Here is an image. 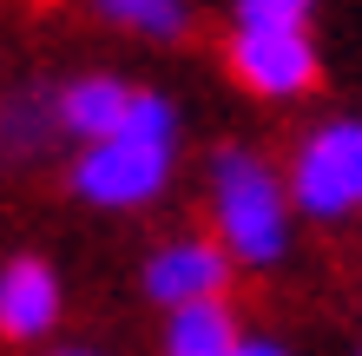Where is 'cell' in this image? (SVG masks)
Wrapping results in <instances>:
<instances>
[{
    "label": "cell",
    "mask_w": 362,
    "mask_h": 356,
    "mask_svg": "<svg viewBox=\"0 0 362 356\" xmlns=\"http://www.w3.org/2000/svg\"><path fill=\"white\" fill-rule=\"evenodd\" d=\"M66 310L59 270L47 258H7L0 264V337L7 343H40Z\"/></svg>",
    "instance_id": "obj_6"
},
{
    "label": "cell",
    "mask_w": 362,
    "mask_h": 356,
    "mask_svg": "<svg viewBox=\"0 0 362 356\" xmlns=\"http://www.w3.org/2000/svg\"><path fill=\"white\" fill-rule=\"evenodd\" d=\"M244 323L230 304H191L165 317V356H238Z\"/></svg>",
    "instance_id": "obj_8"
},
{
    "label": "cell",
    "mask_w": 362,
    "mask_h": 356,
    "mask_svg": "<svg viewBox=\"0 0 362 356\" xmlns=\"http://www.w3.org/2000/svg\"><path fill=\"white\" fill-rule=\"evenodd\" d=\"M125 106H132V86H125L119 73H79L66 79V86L53 93V125L59 132H73V139H112L119 125H125Z\"/></svg>",
    "instance_id": "obj_7"
},
{
    "label": "cell",
    "mask_w": 362,
    "mask_h": 356,
    "mask_svg": "<svg viewBox=\"0 0 362 356\" xmlns=\"http://www.w3.org/2000/svg\"><path fill=\"white\" fill-rule=\"evenodd\" d=\"M238 356H290V343H276V337H244Z\"/></svg>",
    "instance_id": "obj_11"
},
{
    "label": "cell",
    "mask_w": 362,
    "mask_h": 356,
    "mask_svg": "<svg viewBox=\"0 0 362 356\" xmlns=\"http://www.w3.org/2000/svg\"><path fill=\"white\" fill-rule=\"evenodd\" d=\"M290 212L316 224H343L362 212V119H323L290 159Z\"/></svg>",
    "instance_id": "obj_2"
},
{
    "label": "cell",
    "mask_w": 362,
    "mask_h": 356,
    "mask_svg": "<svg viewBox=\"0 0 362 356\" xmlns=\"http://www.w3.org/2000/svg\"><path fill=\"white\" fill-rule=\"evenodd\" d=\"M211 244L230 258V270H270L296 244V212L284 192V172L250 152V145H218L211 152Z\"/></svg>",
    "instance_id": "obj_1"
},
{
    "label": "cell",
    "mask_w": 362,
    "mask_h": 356,
    "mask_svg": "<svg viewBox=\"0 0 362 356\" xmlns=\"http://www.w3.org/2000/svg\"><path fill=\"white\" fill-rule=\"evenodd\" d=\"M356 356H362V350H356Z\"/></svg>",
    "instance_id": "obj_13"
},
{
    "label": "cell",
    "mask_w": 362,
    "mask_h": 356,
    "mask_svg": "<svg viewBox=\"0 0 362 356\" xmlns=\"http://www.w3.org/2000/svg\"><path fill=\"white\" fill-rule=\"evenodd\" d=\"M224 290H230V258L211 238H172L145 258V297L165 317L191 304H224Z\"/></svg>",
    "instance_id": "obj_5"
},
{
    "label": "cell",
    "mask_w": 362,
    "mask_h": 356,
    "mask_svg": "<svg viewBox=\"0 0 362 356\" xmlns=\"http://www.w3.org/2000/svg\"><path fill=\"white\" fill-rule=\"evenodd\" d=\"M172 159H178V145L112 132V139H99V145L79 152L73 192L86 205H99V212H139V205H152L165 185H172Z\"/></svg>",
    "instance_id": "obj_3"
},
{
    "label": "cell",
    "mask_w": 362,
    "mask_h": 356,
    "mask_svg": "<svg viewBox=\"0 0 362 356\" xmlns=\"http://www.w3.org/2000/svg\"><path fill=\"white\" fill-rule=\"evenodd\" d=\"M224 59L238 73V86L257 93V99H303L323 79V53H316L310 27H296V33H244V27H230Z\"/></svg>",
    "instance_id": "obj_4"
},
{
    "label": "cell",
    "mask_w": 362,
    "mask_h": 356,
    "mask_svg": "<svg viewBox=\"0 0 362 356\" xmlns=\"http://www.w3.org/2000/svg\"><path fill=\"white\" fill-rule=\"evenodd\" d=\"M53 356H99V350H53Z\"/></svg>",
    "instance_id": "obj_12"
},
{
    "label": "cell",
    "mask_w": 362,
    "mask_h": 356,
    "mask_svg": "<svg viewBox=\"0 0 362 356\" xmlns=\"http://www.w3.org/2000/svg\"><path fill=\"white\" fill-rule=\"evenodd\" d=\"M230 20L244 33H296V27H310V0H238Z\"/></svg>",
    "instance_id": "obj_10"
},
{
    "label": "cell",
    "mask_w": 362,
    "mask_h": 356,
    "mask_svg": "<svg viewBox=\"0 0 362 356\" xmlns=\"http://www.w3.org/2000/svg\"><path fill=\"white\" fill-rule=\"evenodd\" d=\"M99 20L132 27L145 40H178L191 27V7H185V0H99Z\"/></svg>",
    "instance_id": "obj_9"
}]
</instances>
